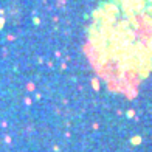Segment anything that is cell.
<instances>
[{
	"label": "cell",
	"instance_id": "cell-1",
	"mask_svg": "<svg viewBox=\"0 0 152 152\" xmlns=\"http://www.w3.org/2000/svg\"><path fill=\"white\" fill-rule=\"evenodd\" d=\"M95 31L101 65L118 79L152 72V0H107Z\"/></svg>",
	"mask_w": 152,
	"mask_h": 152
}]
</instances>
